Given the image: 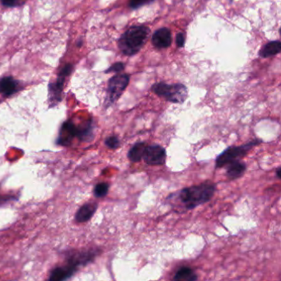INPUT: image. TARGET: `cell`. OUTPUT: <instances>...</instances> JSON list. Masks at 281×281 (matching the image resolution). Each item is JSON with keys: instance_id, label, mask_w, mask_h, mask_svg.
Listing matches in <instances>:
<instances>
[{"instance_id": "6da1fadb", "label": "cell", "mask_w": 281, "mask_h": 281, "mask_svg": "<svg viewBox=\"0 0 281 281\" xmlns=\"http://www.w3.org/2000/svg\"><path fill=\"white\" fill-rule=\"evenodd\" d=\"M150 29L145 26H134L122 34L118 41V47L123 55H136L147 42Z\"/></svg>"}, {"instance_id": "7a4b0ae2", "label": "cell", "mask_w": 281, "mask_h": 281, "mask_svg": "<svg viewBox=\"0 0 281 281\" xmlns=\"http://www.w3.org/2000/svg\"><path fill=\"white\" fill-rule=\"evenodd\" d=\"M215 185L210 182L182 190L178 196L187 210H193L197 206L207 203L212 199L215 192Z\"/></svg>"}, {"instance_id": "3957f363", "label": "cell", "mask_w": 281, "mask_h": 281, "mask_svg": "<svg viewBox=\"0 0 281 281\" xmlns=\"http://www.w3.org/2000/svg\"><path fill=\"white\" fill-rule=\"evenodd\" d=\"M151 90L158 97L176 104L184 103L188 97L187 87L182 84H168L165 83H157L153 84Z\"/></svg>"}, {"instance_id": "277c9868", "label": "cell", "mask_w": 281, "mask_h": 281, "mask_svg": "<svg viewBox=\"0 0 281 281\" xmlns=\"http://www.w3.org/2000/svg\"><path fill=\"white\" fill-rule=\"evenodd\" d=\"M262 143H263L262 139L256 138V139L248 142L245 145H239V146L233 145V146L227 148L225 151L217 157L216 160H215V168H223V167L226 166L227 164H229L231 162L239 160L242 157H245L252 148L255 147L256 145H260Z\"/></svg>"}, {"instance_id": "5b68a950", "label": "cell", "mask_w": 281, "mask_h": 281, "mask_svg": "<svg viewBox=\"0 0 281 281\" xmlns=\"http://www.w3.org/2000/svg\"><path fill=\"white\" fill-rule=\"evenodd\" d=\"M130 83L128 74H116L110 78L107 85V97L105 100V107L108 108L120 99L126 88Z\"/></svg>"}, {"instance_id": "8992f818", "label": "cell", "mask_w": 281, "mask_h": 281, "mask_svg": "<svg viewBox=\"0 0 281 281\" xmlns=\"http://www.w3.org/2000/svg\"><path fill=\"white\" fill-rule=\"evenodd\" d=\"M143 159L145 164L150 166H162L166 163V150L159 145H147Z\"/></svg>"}, {"instance_id": "52a82bcc", "label": "cell", "mask_w": 281, "mask_h": 281, "mask_svg": "<svg viewBox=\"0 0 281 281\" xmlns=\"http://www.w3.org/2000/svg\"><path fill=\"white\" fill-rule=\"evenodd\" d=\"M75 138H77V125L72 120L64 122L59 130L56 141L57 145L61 146H69Z\"/></svg>"}, {"instance_id": "ba28073f", "label": "cell", "mask_w": 281, "mask_h": 281, "mask_svg": "<svg viewBox=\"0 0 281 281\" xmlns=\"http://www.w3.org/2000/svg\"><path fill=\"white\" fill-rule=\"evenodd\" d=\"M65 76L59 75L56 81L49 84L48 103L50 107H55L62 100L64 86H65Z\"/></svg>"}, {"instance_id": "9c48e42d", "label": "cell", "mask_w": 281, "mask_h": 281, "mask_svg": "<svg viewBox=\"0 0 281 281\" xmlns=\"http://www.w3.org/2000/svg\"><path fill=\"white\" fill-rule=\"evenodd\" d=\"M152 43L157 49L168 48L172 44V34L167 28H160L153 33Z\"/></svg>"}, {"instance_id": "30bf717a", "label": "cell", "mask_w": 281, "mask_h": 281, "mask_svg": "<svg viewBox=\"0 0 281 281\" xmlns=\"http://www.w3.org/2000/svg\"><path fill=\"white\" fill-rule=\"evenodd\" d=\"M77 271L78 269L74 267L73 265L66 263V264L62 267H56L51 271V275L49 277V280H65L73 276Z\"/></svg>"}, {"instance_id": "8fae6325", "label": "cell", "mask_w": 281, "mask_h": 281, "mask_svg": "<svg viewBox=\"0 0 281 281\" xmlns=\"http://www.w3.org/2000/svg\"><path fill=\"white\" fill-rule=\"evenodd\" d=\"M98 204L96 202H88L78 209L75 214V221L78 223H85L90 220L97 211Z\"/></svg>"}, {"instance_id": "7c38bea8", "label": "cell", "mask_w": 281, "mask_h": 281, "mask_svg": "<svg viewBox=\"0 0 281 281\" xmlns=\"http://www.w3.org/2000/svg\"><path fill=\"white\" fill-rule=\"evenodd\" d=\"M19 90L18 81L13 77L0 78V94L5 97H10Z\"/></svg>"}, {"instance_id": "4fadbf2b", "label": "cell", "mask_w": 281, "mask_h": 281, "mask_svg": "<svg viewBox=\"0 0 281 281\" xmlns=\"http://www.w3.org/2000/svg\"><path fill=\"white\" fill-rule=\"evenodd\" d=\"M94 138V126L92 119L77 125V138L81 142H89Z\"/></svg>"}, {"instance_id": "5bb4252c", "label": "cell", "mask_w": 281, "mask_h": 281, "mask_svg": "<svg viewBox=\"0 0 281 281\" xmlns=\"http://www.w3.org/2000/svg\"><path fill=\"white\" fill-rule=\"evenodd\" d=\"M226 166V176L231 180L240 178L247 170V165L239 160L231 162Z\"/></svg>"}, {"instance_id": "9a60e30c", "label": "cell", "mask_w": 281, "mask_h": 281, "mask_svg": "<svg viewBox=\"0 0 281 281\" xmlns=\"http://www.w3.org/2000/svg\"><path fill=\"white\" fill-rule=\"evenodd\" d=\"M147 145L145 142H138L129 150L128 159L131 163H138L143 158L144 153H145V149Z\"/></svg>"}, {"instance_id": "2e32d148", "label": "cell", "mask_w": 281, "mask_h": 281, "mask_svg": "<svg viewBox=\"0 0 281 281\" xmlns=\"http://www.w3.org/2000/svg\"><path fill=\"white\" fill-rule=\"evenodd\" d=\"M281 51V42L279 41H274L269 42L259 51V55L263 58H268L273 55L279 54Z\"/></svg>"}, {"instance_id": "e0dca14e", "label": "cell", "mask_w": 281, "mask_h": 281, "mask_svg": "<svg viewBox=\"0 0 281 281\" xmlns=\"http://www.w3.org/2000/svg\"><path fill=\"white\" fill-rule=\"evenodd\" d=\"M198 276L195 271L190 267H180L173 277V280L176 281H195L197 280Z\"/></svg>"}, {"instance_id": "ac0fdd59", "label": "cell", "mask_w": 281, "mask_h": 281, "mask_svg": "<svg viewBox=\"0 0 281 281\" xmlns=\"http://www.w3.org/2000/svg\"><path fill=\"white\" fill-rule=\"evenodd\" d=\"M110 185L107 183H100L96 185L94 187L95 197L103 198L105 197L109 191Z\"/></svg>"}, {"instance_id": "d6986e66", "label": "cell", "mask_w": 281, "mask_h": 281, "mask_svg": "<svg viewBox=\"0 0 281 281\" xmlns=\"http://www.w3.org/2000/svg\"><path fill=\"white\" fill-rule=\"evenodd\" d=\"M105 145L107 148L111 149H117L120 147L121 143L117 136L112 135V136L107 137L105 139Z\"/></svg>"}, {"instance_id": "ffe728a7", "label": "cell", "mask_w": 281, "mask_h": 281, "mask_svg": "<svg viewBox=\"0 0 281 281\" xmlns=\"http://www.w3.org/2000/svg\"><path fill=\"white\" fill-rule=\"evenodd\" d=\"M153 1L154 0H130L129 6H130V9H136L140 8L141 6L153 3Z\"/></svg>"}, {"instance_id": "44dd1931", "label": "cell", "mask_w": 281, "mask_h": 281, "mask_svg": "<svg viewBox=\"0 0 281 281\" xmlns=\"http://www.w3.org/2000/svg\"><path fill=\"white\" fill-rule=\"evenodd\" d=\"M125 69V64L122 63V62H118V63L114 64L111 65L109 69L106 70V74H109V73H120L122 70Z\"/></svg>"}, {"instance_id": "7402d4cb", "label": "cell", "mask_w": 281, "mask_h": 281, "mask_svg": "<svg viewBox=\"0 0 281 281\" xmlns=\"http://www.w3.org/2000/svg\"><path fill=\"white\" fill-rule=\"evenodd\" d=\"M72 71H73V65H70V64H68V65H65V67L61 69L59 75L67 77V76L70 75Z\"/></svg>"}, {"instance_id": "603a6c76", "label": "cell", "mask_w": 281, "mask_h": 281, "mask_svg": "<svg viewBox=\"0 0 281 281\" xmlns=\"http://www.w3.org/2000/svg\"><path fill=\"white\" fill-rule=\"evenodd\" d=\"M185 42H186V36L183 32L177 34L176 36V46L178 48H182L185 45Z\"/></svg>"}, {"instance_id": "cb8c5ba5", "label": "cell", "mask_w": 281, "mask_h": 281, "mask_svg": "<svg viewBox=\"0 0 281 281\" xmlns=\"http://www.w3.org/2000/svg\"><path fill=\"white\" fill-rule=\"evenodd\" d=\"M0 1L4 6L9 7V8L17 6L20 5V2H21V0H0Z\"/></svg>"}, {"instance_id": "d4e9b609", "label": "cell", "mask_w": 281, "mask_h": 281, "mask_svg": "<svg viewBox=\"0 0 281 281\" xmlns=\"http://www.w3.org/2000/svg\"><path fill=\"white\" fill-rule=\"evenodd\" d=\"M281 168H277L276 169V176L277 177H278V178H280V176H281Z\"/></svg>"}, {"instance_id": "484cf974", "label": "cell", "mask_w": 281, "mask_h": 281, "mask_svg": "<svg viewBox=\"0 0 281 281\" xmlns=\"http://www.w3.org/2000/svg\"><path fill=\"white\" fill-rule=\"evenodd\" d=\"M82 44H83L82 41H80V42H78V47H80V46H82Z\"/></svg>"}]
</instances>
